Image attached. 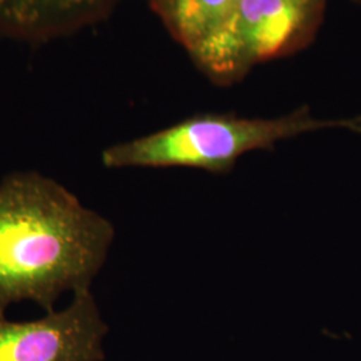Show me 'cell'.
I'll return each instance as SVG.
<instances>
[{
    "instance_id": "cell-1",
    "label": "cell",
    "mask_w": 361,
    "mask_h": 361,
    "mask_svg": "<svg viewBox=\"0 0 361 361\" xmlns=\"http://www.w3.org/2000/svg\"><path fill=\"white\" fill-rule=\"evenodd\" d=\"M113 222L66 185L38 170L0 180V314L32 302L56 310L70 293L91 290L113 243Z\"/></svg>"
},
{
    "instance_id": "cell-2",
    "label": "cell",
    "mask_w": 361,
    "mask_h": 361,
    "mask_svg": "<svg viewBox=\"0 0 361 361\" xmlns=\"http://www.w3.org/2000/svg\"><path fill=\"white\" fill-rule=\"evenodd\" d=\"M329 128L361 133V119L323 121L310 116L308 109L273 119L195 116L166 129L109 146L101 161L107 169L190 168L229 174L246 153L268 150L280 141Z\"/></svg>"
},
{
    "instance_id": "cell-3",
    "label": "cell",
    "mask_w": 361,
    "mask_h": 361,
    "mask_svg": "<svg viewBox=\"0 0 361 361\" xmlns=\"http://www.w3.org/2000/svg\"><path fill=\"white\" fill-rule=\"evenodd\" d=\"M109 326L91 290L34 320L0 314V361H104Z\"/></svg>"
},
{
    "instance_id": "cell-4",
    "label": "cell",
    "mask_w": 361,
    "mask_h": 361,
    "mask_svg": "<svg viewBox=\"0 0 361 361\" xmlns=\"http://www.w3.org/2000/svg\"><path fill=\"white\" fill-rule=\"evenodd\" d=\"M164 10L180 42L216 73L238 68L234 0H165Z\"/></svg>"
},
{
    "instance_id": "cell-5",
    "label": "cell",
    "mask_w": 361,
    "mask_h": 361,
    "mask_svg": "<svg viewBox=\"0 0 361 361\" xmlns=\"http://www.w3.org/2000/svg\"><path fill=\"white\" fill-rule=\"evenodd\" d=\"M113 0H0V37L25 44L71 38L95 23Z\"/></svg>"
},
{
    "instance_id": "cell-6",
    "label": "cell",
    "mask_w": 361,
    "mask_h": 361,
    "mask_svg": "<svg viewBox=\"0 0 361 361\" xmlns=\"http://www.w3.org/2000/svg\"><path fill=\"white\" fill-rule=\"evenodd\" d=\"M313 0H241L234 23L238 67L281 50L307 20Z\"/></svg>"
},
{
    "instance_id": "cell-7",
    "label": "cell",
    "mask_w": 361,
    "mask_h": 361,
    "mask_svg": "<svg viewBox=\"0 0 361 361\" xmlns=\"http://www.w3.org/2000/svg\"><path fill=\"white\" fill-rule=\"evenodd\" d=\"M235 1V4H237V8H238V6H240V3H241V0H234Z\"/></svg>"
}]
</instances>
